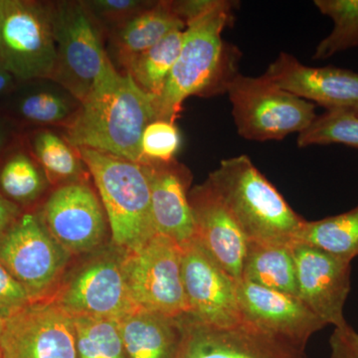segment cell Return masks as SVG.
Masks as SVG:
<instances>
[{
  "mask_svg": "<svg viewBox=\"0 0 358 358\" xmlns=\"http://www.w3.org/2000/svg\"><path fill=\"white\" fill-rule=\"evenodd\" d=\"M155 120L154 96L114 66L81 103L74 121L61 131L75 148L141 164V136Z\"/></svg>",
  "mask_w": 358,
  "mask_h": 358,
  "instance_id": "1",
  "label": "cell"
},
{
  "mask_svg": "<svg viewBox=\"0 0 358 358\" xmlns=\"http://www.w3.org/2000/svg\"><path fill=\"white\" fill-rule=\"evenodd\" d=\"M236 4L218 0L210 11L186 26L178 60L164 91L155 99L157 120L176 122L189 96L227 93L238 74L239 52L224 41L222 34L232 22Z\"/></svg>",
  "mask_w": 358,
  "mask_h": 358,
  "instance_id": "2",
  "label": "cell"
},
{
  "mask_svg": "<svg viewBox=\"0 0 358 358\" xmlns=\"http://www.w3.org/2000/svg\"><path fill=\"white\" fill-rule=\"evenodd\" d=\"M206 181L229 209L248 242L293 246L306 219L293 210L249 157L222 160Z\"/></svg>",
  "mask_w": 358,
  "mask_h": 358,
  "instance_id": "3",
  "label": "cell"
},
{
  "mask_svg": "<svg viewBox=\"0 0 358 358\" xmlns=\"http://www.w3.org/2000/svg\"><path fill=\"white\" fill-rule=\"evenodd\" d=\"M78 150L105 209L112 244L124 252L145 246L157 235L145 166L90 148Z\"/></svg>",
  "mask_w": 358,
  "mask_h": 358,
  "instance_id": "4",
  "label": "cell"
},
{
  "mask_svg": "<svg viewBox=\"0 0 358 358\" xmlns=\"http://www.w3.org/2000/svg\"><path fill=\"white\" fill-rule=\"evenodd\" d=\"M52 14L56 61L51 79L82 103L114 67L105 36L81 0L52 1Z\"/></svg>",
  "mask_w": 358,
  "mask_h": 358,
  "instance_id": "5",
  "label": "cell"
},
{
  "mask_svg": "<svg viewBox=\"0 0 358 358\" xmlns=\"http://www.w3.org/2000/svg\"><path fill=\"white\" fill-rule=\"evenodd\" d=\"M124 251L101 247L66 272L51 300L71 317L119 322L136 310L122 270Z\"/></svg>",
  "mask_w": 358,
  "mask_h": 358,
  "instance_id": "6",
  "label": "cell"
},
{
  "mask_svg": "<svg viewBox=\"0 0 358 358\" xmlns=\"http://www.w3.org/2000/svg\"><path fill=\"white\" fill-rule=\"evenodd\" d=\"M238 134L248 141H282L305 131L317 117L315 103L267 77L238 74L227 88Z\"/></svg>",
  "mask_w": 358,
  "mask_h": 358,
  "instance_id": "7",
  "label": "cell"
},
{
  "mask_svg": "<svg viewBox=\"0 0 358 358\" xmlns=\"http://www.w3.org/2000/svg\"><path fill=\"white\" fill-rule=\"evenodd\" d=\"M55 61L52 1L0 0V63L16 82L51 78Z\"/></svg>",
  "mask_w": 358,
  "mask_h": 358,
  "instance_id": "8",
  "label": "cell"
},
{
  "mask_svg": "<svg viewBox=\"0 0 358 358\" xmlns=\"http://www.w3.org/2000/svg\"><path fill=\"white\" fill-rule=\"evenodd\" d=\"M71 258L36 212H23L0 235V263L24 287L32 301L54 296Z\"/></svg>",
  "mask_w": 358,
  "mask_h": 358,
  "instance_id": "9",
  "label": "cell"
},
{
  "mask_svg": "<svg viewBox=\"0 0 358 358\" xmlns=\"http://www.w3.org/2000/svg\"><path fill=\"white\" fill-rule=\"evenodd\" d=\"M122 270L136 308L171 317L187 313L181 247L171 238L157 234L141 248L124 252Z\"/></svg>",
  "mask_w": 358,
  "mask_h": 358,
  "instance_id": "10",
  "label": "cell"
},
{
  "mask_svg": "<svg viewBox=\"0 0 358 358\" xmlns=\"http://www.w3.org/2000/svg\"><path fill=\"white\" fill-rule=\"evenodd\" d=\"M36 213L51 236L72 257L101 248L110 228L100 197L89 181L53 188Z\"/></svg>",
  "mask_w": 358,
  "mask_h": 358,
  "instance_id": "11",
  "label": "cell"
},
{
  "mask_svg": "<svg viewBox=\"0 0 358 358\" xmlns=\"http://www.w3.org/2000/svg\"><path fill=\"white\" fill-rule=\"evenodd\" d=\"M2 358H78L72 317L49 300L32 301L4 320Z\"/></svg>",
  "mask_w": 358,
  "mask_h": 358,
  "instance_id": "12",
  "label": "cell"
},
{
  "mask_svg": "<svg viewBox=\"0 0 358 358\" xmlns=\"http://www.w3.org/2000/svg\"><path fill=\"white\" fill-rule=\"evenodd\" d=\"M181 273L187 315L217 327L244 322L238 282L212 258L196 237L181 247Z\"/></svg>",
  "mask_w": 358,
  "mask_h": 358,
  "instance_id": "13",
  "label": "cell"
},
{
  "mask_svg": "<svg viewBox=\"0 0 358 358\" xmlns=\"http://www.w3.org/2000/svg\"><path fill=\"white\" fill-rule=\"evenodd\" d=\"M178 358H308L305 350L249 322L229 327L204 324L183 315Z\"/></svg>",
  "mask_w": 358,
  "mask_h": 358,
  "instance_id": "14",
  "label": "cell"
},
{
  "mask_svg": "<svg viewBox=\"0 0 358 358\" xmlns=\"http://www.w3.org/2000/svg\"><path fill=\"white\" fill-rule=\"evenodd\" d=\"M299 299L327 326L345 327L352 289V263L307 245L292 246Z\"/></svg>",
  "mask_w": 358,
  "mask_h": 358,
  "instance_id": "15",
  "label": "cell"
},
{
  "mask_svg": "<svg viewBox=\"0 0 358 358\" xmlns=\"http://www.w3.org/2000/svg\"><path fill=\"white\" fill-rule=\"evenodd\" d=\"M237 296L244 322L303 350L327 327L298 296L246 281L238 282Z\"/></svg>",
  "mask_w": 358,
  "mask_h": 358,
  "instance_id": "16",
  "label": "cell"
},
{
  "mask_svg": "<svg viewBox=\"0 0 358 358\" xmlns=\"http://www.w3.org/2000/svg\"><path fill=\"white\" fill-rule=\"evenodd\" d=\"M264 76L294 95L327 110L358 107V74L336 67H310L281 52Z\"/></svg>",
  "mask_w": 358,
  "mask_h": 358,
  "instance_id": "17",
  "label": "cell"
},
{
  "mask_svg": "<svg viewBox=\"0 0 358 358\" xmlns=\"http://www.w3.org/2000/svg\"><path fill=\"white\" fill-rule=\"evenodd\" d=\"M188 197L197 239L218 265L239 282L248 244L241 228L206 180L194 186Z\"/></svg>",
  "mask_w": 358,
  "mask_h": 358,
  "instance_id": "18",
  "label": "cell"
},
{
  "mask_svg": "<svg viewBox=\"0 0 358 358\" xmlns=\"http://www.w3.org/2000/svg\"><path fill=\"white\" fill-rule=\"evenodd\" d=\"M81 102L51 78L17 82L0 99V115L21 131L64 129L74 121Z\"/></svg>",
  "mask_w": 358,
  "mask_h": 358,
  "instance_id": "19",
  "label": "cell"
},
{
  "mask_svg": "<svg viewBox=\"0 0 358 358\" xmlns=\"http://www.w3.org/2000/svg\"><path fill=\"white\" fill-rule=\"evenodd\" d=\"M150 185L152 221L157 234L185 246L196 237L188 197L190 171L176 159L143 164Z\"/></svg>",
  "mask_w": 358,
  "mask_h": 358,
  "instance_id": "20",
  "label": "cell"
},
{
  "mask_svg": "<svg viewBox=\"0 0 358 358\" xmlns=\"http://www.w3.org/2000/svg\"><path fill=\"white\" fill-rule=\"evenodd\" d=\"M186 26L174 11L169 0L154 1L106 36V49L110 62L124 73L133 60L159 43L176 30Z\"/></svg>",
  "mask_w": 358,
  "mask_h": 358,
  "instance_id": "21",
  "label": "cell"
},
{
  "mask_svg": "<svg viewBox=\"0 0 358 358\" xmlns=\"http://www.w3.org/2000/svg\"><path fill=\"white\" fill-rule=\"evenodd\" d=\"M181 317L136 308L117 322L128 358H178L183 336Z\"/></svg>",
  "mask_w": 358,
  "mask_h": 358,
  "instance_id": "22",
  "label": "cell"
},
{
  "mask_svg": "<svg viewBox=\"0 0 358 358\" xmlns=\"http://www.w3.org/2000/svg\"><path fill=\"white\" fill-rule=\"evenodd\" d=\"M21 141L54 188L84 182L91 178L79 150L71 145L61 129H27L21 134Z\"/></svg>",
  "mask_w": 358,
  "mask_h": 358,
  "instance_id": "23",
  "label": "cell"
},
{
  "mask_svg": "<svg viewBox=\"0 0 358 358\" xmlns=\"http://www.w3.org/2000/svg\"><path fill=\"white\" fill-rule=\"evenodd\" d=\"M51 185L20 140L0 159V194L23 211L36 204Z\"/></svg>",
  "mask_w": 358,
  "mask_h": 358,
  "instance_id": "24",
  "label": "cell"
},
{
  "mask_svg": "<svg viewBox=\"0 0 358 358\" xmlns=\"http://www.w3.org/2000/svg\"><path fill=\"white\" fill-rule=\"evenodd\" d=\"M241 281L299 298L292 246L248 242Z\"/></svg>",
  "mask_w": 358,
  "mask_h": 358,
  "instance_id": "25",
  "label": "cell"
},
{
  "mask_svg": "<svg viewBox=\"0 0 358 358\" xmlns=\"http://www.w3.org/2000/svg\"><path fill=\"white\" fill-rule=\"evenodd\" d=\"M307 245L346 262L358 257V205L352 210L317 221L306 220L294 244Z\"/></svg>",
  "mask_w": 358,
  "mask_h": 358,
  "instance_id": "26",
  "label": "cell"
},
{
  "mask_svg": "<svg viewBox=\"0 0 358 358\" xmlns=\"http://www.w3.org/2000/svg\"><path fill=\"white\" fill-rule=\"evenodd\" d=\"M185 40V30H176L166 38L143 52L124 73H129L136 84L148 95L157 99L164 91Z\"/></svg>",
  "mask_w": 358,
  "mask_h": 358,
  "instance_id": "27",
  "label": "cell"
},
{
  "mask_svg": "<svg viewBox=\"0 0 358 358\" xmlns=\"http://www.w3.org/2000/svg\"><path fill=\"white\" fill-rule=\"evenodd\" d=\"M315 6L334 24L331 34L317 45L315 60L358 47V0H315Z\"/></svg>",
  "mask_w": 358,
  "mask_h": 358,
  "instance_id": "28",
  "label": "cell"
},
{
  "mask_svg": "<svg viewBox=\"0 0 358 358\" xmlns=\"http://www.w3.org/2000/svg\"><path fill=\"white\" fill-rule=\"evenodd\" d=\"M78 358H128L117 322L94 317H72Z\"/></svg>",
  "mask_w": 358,
  "mask_h": 358,
  "instance_id": "29",
  "label": "cell"
},
{
  "mask_svg": "<svg viewBox=\"0 0 358 358\" xmlns=\"http://www.w3.org/2000/svg\"><path fill=\"white\" fill-rule=\"evenodd\" d=\"M298 147L343 143L358 150V117L348 110H327L299 134Z\"/></svg>",
  "mask_w": 358,
  "mask_h": 358,
  "instance_id": "30",
  "label": "cell"
},
{
  "mask_svg": "<svg viewBox=\"0 0 358 358\" xmlns=\"http://www.w3.org/2000/svg\"><path fill=\"white\" fill-rule=\"evenodd\" d=\"M181 136L176 122L155 120L145 127L141 141V164L176 159Z\"/></svg>",
  "mask_w": 358,
  "mask_h": 358,
  "instance_id": "31",
  "label": "cell"
},
{
  "mask_svg": "<svg viewBox=\"0 0 358 358\" xmlns=\"http://www.w3.org/2000/svg\"><path fill=\"white\" fill-rule=\"evenodd\" d=\"M103 36L152 6L148 0H81Z\"/></svg>",
  "mask_w": 358,
  "mask_h": 358,
  "instance_id": "32",
  "label": "cell"
},
{
  "mask_svg": "<svg viewBox=\"0 0 358 358\" xmlns=\"http://www.w3.org/2000/svg\"><path fill=\"white\" fill-rule=\"evenodd\" d=\"M31 303L24 287L0 263V319L13 317Z\"/></svg>",
  "mask_w": 358,
  "mask_h": 358,
  "instance_id": "33",
  "label": "cell"
},
{
  "mask_svg": "<svg viewBox=\"0 0 358 358\" xmlns=\"http://www.w3.org/2000/svg\"><path fill=\"white\" fill-rule=\"evenodd\" d=\"M329 358H358V333L352 326L334 327L329 338Z\"/></svg>",
  "mask_w": 358,
  "mask_h": 358,
  "instance_id": "34",
  "label": "cell"
},
{
  "mask_svg": "<svg viewBox=\"0 0 358 358\" xmlns=\"http://www.w3.org/2000/svg\"><path fill=\"white\" fill-rule=\"evenodd\" d=\"M217 2L218 0H179L171 3L178 17L187 26L210 11Z\"/></svg>",
  "mask_w": 358,
  "mask_h": 358,
  "instance_id": "35",
  "label": "cell"
},
{
  "mask_svg": "<svg viewBox=\"0 0 358 358\" xmlns=\"http://www.w3.org/2000/svg\"><path fill=\"white\" fill-rule=\"evenodd\" d=\"M21 134L17 127L0 115V159L20 140Z\"/></svg>",
  "mask_w": 358,
  "mask_h": 358,
  "instance_id": "36",
  "label": "cell"
},
{
  "mask_svg": "<svg viewBox=\"0 0 358 358\" xmlns=\"http://www.w3.org/2000/svg\"><path fill=\"white\" fill-rule=\"evenodd\" d=\"M23 212L24 211L20 206L0 194V235L20 217Z\"/></svg>",
  "mask_w": 358,
  "mask_h": 358,
  "instance_id": "37",
  "label": "cell"
},
{
  "mask_svg": "<svg viewBox=\"0 0 358 358\" xmlns=\"http://www.w3.org/2000/svg\"><path fill=\"white\" fill-rule=\"evenodd\" d=\"M16 80L0 63V99L3 98L15 86Z\"/></svg>",
  "mask_w": 358,
  "mask_h": 358,
  "instance_id": "38",
  "label": "cell"
},
{
  "mask_svg": "<svg viewBox=\"0 0 358 358\" xmlns=\"http://www.w3.org/2000/svg\"><path fill=\"white\" fill-rule=\"evenodd\" d=\"M348 110H350V112H352V114H355L358 117V107L357 108H353V109H350Z\"/></svg>",
  "mask_w": 358,
  "mask_h": 358,
  "instance_id": "39",
  "label": "cell"
},
{
  "mask_svg": "<svg viewBox=\"0 0 358 358\" xmlns=\"http://www.w3.org/2000/svg\"><path fill=\"white\" fill-rule=\"evenodd\" d=\"M2 322H3V320H2L1 319H0V329H1Z\"/></svg>",
  "mask_w": 358,
  "mask_h": 358,
  "instance_id": "40",
  "label": "cell"
},
{
  "mask_svg": "<svg viewBox=\"0 0 358 358\" xmlns=\"http://www.w3.org/2000/svg\"><path fill=\"white\" fill-rule=\"evenodd\" d=\"M0 358H2L1 350H0Z\"/></svg>",
  "mask_w": 358,
  "mask_h": 358,
  "instance_id": "41",
  "label": "cell"
}]
</instances>
